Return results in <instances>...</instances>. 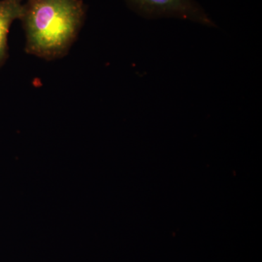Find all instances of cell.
<instances>
[{"label":"cell","mask_w":262,"mask_h":262,"mask_svg":"<svg viewBox=\"0 0 262 262\" xmlns=\"http://www.w3.org/2000/svg\"><path fill=\"white\" fill-rule=\"evenodd\" d=\"M25 0H0V68L8 58V37L12 24L20 20Z\"/></svg>","instance_id":"cell-3"},{"label":"cell","mask_w":262,"mask_h":262,"mask_svg":"<svg viewBox=\"0 0 262 262\" xmlns=\"http://www.w3.org/2000/svg\"><path fill=\"white\" fill-rule=\"evenodd\" d=\"M86 13L82 0H25L20 20L26 53L49 61L63 58L77 40Z\"/></svg>","instance_id":"cell-1"},{"label":"cell","mask_w":262,"mask_h":262,"mask_svg":"<svg viewBox=\"0 0 262 262\" xmlns=\"http://www.w3.org/2000/svg\"><path fill=\"white\" fill-rule=\"evenodd\" d=\"M136 14L154 20L177 18L208 27H216L214 20L195 0H123Z\"/></svg>","instance_id":"cell-2"}]
</instances>
